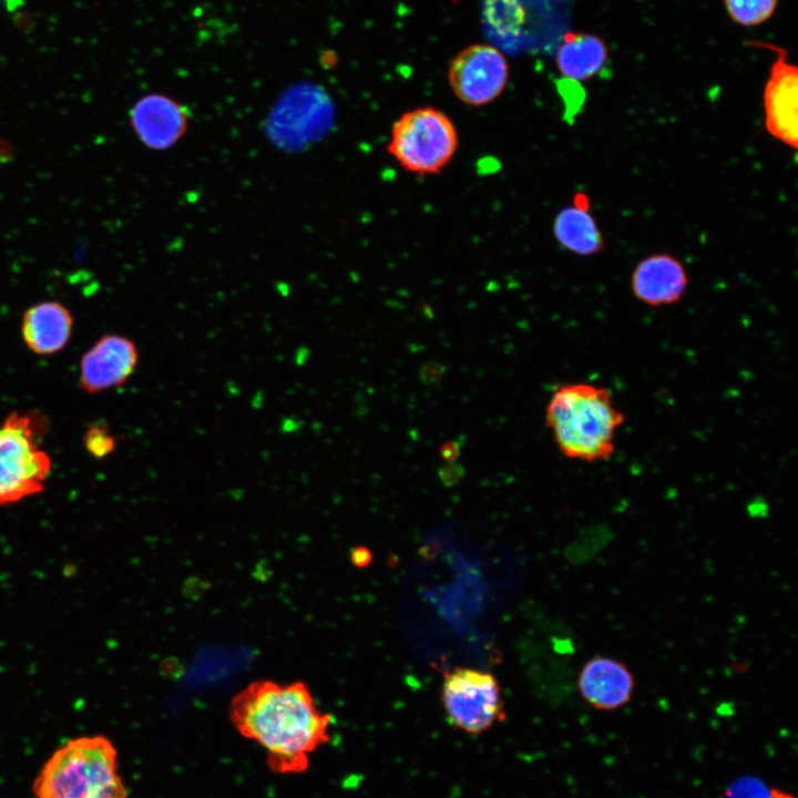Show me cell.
<instances>
[{"instance_id":"4fadbf2b","label":"cell","mask_w":798,"mask_h":798,"mask_svg":"<svg viewBox=\"0 0 798 798\" xmlns=\"http://www.w3.org/2000/svg\"><path fill=\"white\" fill-rule=\"evenodd\" d=\"M72 325V316L65 306L58 301H43L25 310L21 332L33 352L51 355L68 344Z\"/></svg>"},{"instance_id":"e0dca14e","label":"cell","mask_w":798,"mask_h":798,"mask_svg":"<svg viewBox=\"0 0 798 798\" xmlns=\"http://www.w3.org/2000/svg\"><path fill=\"white\" fill-rule=\"evenodd\" d=\"M779 0H723L729 18L743 27H756L768 21Z\"/></svg>"},{"instance_id":"6da1fadb","label":"cell","mask_w":798,"mask_h":798,"mask_svg":"<svg viewBox=\"0 0 798 798\" xmlns=\"http://www.w3.org/2000/svg\"><path fill=\"white\" fill-rule=\"evenodd\" d=\"M235 729L266 751V764L277 774H300L309 754L330 740L331 717L317 706L308 685L258 679L231 699Z\"/></svg>"},{"instance_id":"5b68a950","label":"cell","mask_w":798,"mask_h":798,"mask_svg":"<svg viewBox=\"0 0 798 798\" xmlns=\"http://www.w3.org/2000/svg\"><path fill=\"white\" fill-rule=\"evenodd\" d=\"M441 703L451 726L471 735L485 733L507 716L500 683L480 669L454 667L444 672Z\"/></svg>"},{"instance_id":"3957f363","label":"cell","mask_w":798,"mask_h":798,"mask_svg":"<svg viewBox=\"0 0 798 798\" xmlns=\"http://www.w3.org/2000/svg\"><path fill=\"white\" fill-rule=\"evenodd\" d=\"M32 790L34 798H127L116 749L102 735L73 738L57 749Z\"/></svg>"},{"instance_id":"7c38bea8","label":"cell","mask_w":798,"mask_h":798,"mask_svg":"<svg viewBox=\"0 0 798 798\" xmlns=\"http://www.w3.org/2000/svg\"><path fill=\"white\" fill-rule=\"evenodd\" d=\"M577 688L583 699L600 710H615L631 702L635 677L621 659L595 655L580 669Z\"/></svg>"},{"instance_id":"5bb4252c","label":"cell","mask_w":798,"mask_h":798,"mask_svg":"<svg viewBox=\"0 0 798 798\" xmlns=\"http://www.w3.org/2000/svg\"><path fill=\"white\" fill-rule=\"evenodd\" d=\"M552 229L557 243L579 256H593L605 247L604 236L584 194H577L572 205L557 212Z\"/></svg>"},{"instance_id":"ffe728a7","label":"cell","mask_w":798,"mask_h":798,"mask_svg":"<svg viewBox=\"0 0 798 798\" xmlns=\"http://www.w3.org/2000/svg\"><path fill=\"white\" fill-rule=\"evenodd\" d=\"M770 798H795V797H794L792 795L784 791V790H780V789H778V788H774V789H771V791H770Z\"/></svg>"},{"instance_id":"9a60e30c","label":"cell","mask_w":798,"mask_h":798,"mask_svg":"<svg viewBox=\"0 0 798 798\" xmlns=\"http://www.w3.org/2000/svg\"><path fill=\"white\" fill-rule=\"evenodd\" d=\"M608 61V49L602 38L586 32H569L557 47L555 63L570 81H587L597 75Z\"/></svg>"},{"instance_id":"8fae6325","label":"cell","mask_w":798,"mask_h":798,"mask_svg":"<svg viewBox=\"0 0 798 798\" xmlns=\"http://www.w3.org/2000/svg\"><path fill=\"white\" fill-rule=\"evenodd\" d=\"M688 284L685 265L666 252L645 256L635 265L631 275L634 297L649 307L678 303L685 296Z\"/></svg>"},{"instance_id":"9c48e42d","label":"cell","mask_w":798,"mask_h":798,"mask_svg":"<svg viewBox=\"0 0 798 798\" xmlns=\"http://www.w3.org/2000/svg\"><path fill=\"white\" fill-rule=\"evenodd\" d=\"M139 361L135 344L120 335H105L82 357L80 386L88 393H98L123 385Z\"/></svg>"},{"instance_id":"ba28073f","label":"cell","mask_w":798,"mask_h":798,"mask_svg":"<svg viewBox=\"0 0 798 798\" xmlns=\"http://www.w3.org/2000/svg\"><path fill=\"white\" fill-rule=\"evenodd\" d=\"M747 45L773 51V62L763 92L765 127L779 142L798 147V69L788 62L787 50L764 41H748Z\"/></svg>"},{"instance_id":"2e32d148","label":"cell","mask_w":798,"mask_h":798,"mask_svg":"<svg viewBox=\"0 0 798 798\" xmlns=\"http://www.w3.org/2000/svg\"><path fill=\"white\" fill-rule=\"evenodd\" d=\"M481 16L489 32L502 40L519 37L526 21L523 0H482Z\"/></svg>"},{"instance_id":"ac0fdd59","label":"cell","mask_w":798,"mask_h":798,"mask_svg":"<svg viewBox=\"0 0 798 798\" xmlns=\"http://www.w3.org/2000/svg\"><path fill=\"white\" fill-rule=\"evenodd\" d=\"M88 451L96 458H103L115 448V439L105 426H92L84 436Z\"/></svg>"},{"instance_id":"7a4b0ae2","label":"cell","mask_w":798,"mask_h":798,"mask_svg":"<svg viewBox=\"0 0 798 798\" xmlns=\"http://www.w3.org/2000/svg\"><path fill=\"white\" fill-rule=\"evenodd\" d=\"M624 420L610 391L586 382L559 387L545 410L546 424L561 453L583 462L613 456L616 432Z\"/></svg>"},{"instance_id":"277c9868","label":"cell","mask_w":798,"mask_h":798,"mask_svg":"<svg viewBox=\"0 0 798 798\" xmlns=\"http://www.w3.org/2000/svg\"><path fill=\"white\" fill-rule=\"evenodd\" d=\"M458 145L452 120L439 109L421 106L405 112L393 123L387 151L403 170L430 175L451 162Z\"/></svg>"},{"instance_id":"52a82bcc","label":"cell","mask_w":798,"mask_h":798,"mask_svg":"<svg viewBox=\"0 0 798 798\" xmlns=\"http://www.w3.org/2000/svg\"><path fill=\"white\" fill-rule=\"evenodd\" d=\"M509 79L503 53L489 44H472L451 61L448 81L454 95L470 106H482L501 95Z\"/></svg>"},{"instance_id":"d6986e66","label":"cell","mask_w":798,"mask_h":798,"mask_svg":"<svg viewBox=\"0 0 798 798\" xmlns=\"http://www.w3.org/2000/svg\"><path fill=\"white\" fill-rule=\"evenodd\" d=\"M350 559L355 566L365 567L370 564L372 554L369 549L357 546L351 551Z\"/></svg>"},{"instance_id":"30bf717a","label":"cell","mask_w":798,"mask_h":798,"mask_svg":"<svg viewBox=\"0 0 798 798\" xmlns=\"http://www.w3.org/2000/svg\"><path fill=\"white\" fill-rule=\"evenodd\" d=\"M130 117L136 136L146 147L165 151L185 135L190 113L187 108L175 99L151 93L136 101Z\"/></svg>"},{"instance_id":"8992f818","label":"cell","mask_w":798,"mask_h":798,"mask_svg":"<svg viewBox=\"0 0 798 798\" xmlns=\"http://www.w3.org/2000/svg\"><path fill=\"white\" fill-rule=\"evenodd\" d=\"M27 416L10 415L0 428V507L37 494L44 488L51 460L41 450Z\"/></svg>"}]
</instances>
